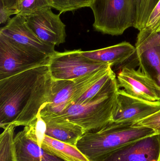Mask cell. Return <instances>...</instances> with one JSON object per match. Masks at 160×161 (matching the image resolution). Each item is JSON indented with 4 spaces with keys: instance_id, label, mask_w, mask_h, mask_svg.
I'll list each match as a JSON object with an SVG mask.
<instances>
[{
    "instance_id": "e0dca14e",
    "label": "cell",
    "mask_w": 160,
    "mask_h": 161,
    "mask_svg": "<svg viewBox=\"0 0 160 161\" xmlns=\"http://www.w3.org/2000/svg\"><path fill=\"white\" fill-rule=\"evenodd\" d=\"M17 161H41L43 149L27 137L24 130L14 138Z\"/></svg>"
},
{
    "instance_id": "603a6c76",
    "label": "cell",
    "mask_w": 160,
    "mask_h": 161,
    "mask_svg": "<svg viewBox=\"0 0 160 161\" xmlns=\"http://www.w3.org/2000/svg\"><path fill=\"white\" fill-rule=\"evenodd\" d=\"M159 45L160 32L151 33L144 30L140 31L135 45L137 55H141L147 49Z\"/></svg>"
},
{
    "instance_id": "6da1fadb",
    "label": "cell",
    "mask_w": 160,
    "mask_h": 161,
    "mask_svg": "<svg viewBox=\"0 0 160 161\" xmlns=\"http://www.w3.org/2000/svg\"><path fill=\"white\" fill-rule=\"evenodd\" d=\"M155 134L148 128L111 122L98 130L85 132L76 146L89 161H101L125 145Z\"/></svg>"
},
{
    "instance_id": "f546056e",
    "label": "cell",
    "mask_w": 160,
    "mask_h": 161,
    "mask_svg": "<svg viewBox=\"0 0 160 161\" xmlns=\"http://www.w3.org/2000/svg\"><path fill=\"white\" fill-rule=\"evenodd\" d=\"M41 161H65L43 149Z\"/></svg>"
},
{
    "instance_id": "ffe728a7",
    "label": "cell",
    "mask_w": 160,
    "mask_h": 161,
    "mask_svg": "<svg viewBox=\"0 0 160 161\" xmlns=\"http://www.w3.org/2000/svg\"><path fill=\"white\" fill-rule=\"evenodd\" d=\"M160 0H135L136 20L134 28L139 31L145 27L147 20Z\"/></svg>"
},
{
    "instance_id": "4dcf8cb0",
    "label": "cell",
    "mask_w": 160,
    "mask_h": 161,
    "mask_svg": "<svg viewBox=\"0 0 160 161\" xmlns=\"http://www.w3.org/2000/svg\"><path fill=\"white\" fill-rule=\"evenodd\" d=\"M22 0H0L4 5L9 8H13Z\"/></svg>"
},
{
    "instance_id": "1f68e13d",
    "label": "cell",
    "mask_w": 160,
    "mask_h": 161,
    "mask_svg": "<svg viewBox=\"0 0 160 161\" xmlns=\"http://www.w3.org/2000/svg\"><path fill=\"white\" fill-rule=\"evenodd\" d=\"M153 161H160V159L158 160H154Z\"/></svg>"
},
{
    "instance_id": "7c38bea8",
    "label": "cell",
    "mask_w": 160,
    "mask_h": 161,
    "mask_svg": "<svg viewBox=\"0 0 160 161\" xmlns=\"http://www.w3.org/2000/svg\"><path fill=\"white\" fill-rule=\"evenodd\" d=\"M39 114L47 125L46 136L55 140L76 146L80 138L86 132L81 127L59 114Z\"/></svg>"
},
{
    "instance_id": "83f0119b",
    "label": "cell",
    "mask_w": 160,
    "mask_h": 161,
    "mask_svg": "<svg viewBox=\"0 0 160 161\" xmlns=\"http://www.w3.org/2000/svg\"><path fill=\"white\" fill-rule=\"evenodd\" d=\"M142 30L151 33L160 32V0L153 9L145 27Z\"/></svg>"
},
{
    "instance_id": "7a4b0ae2",
    "label": "cell",
    "mask_w": 160,
    "mask_h": 161,
    "mask_svg": "<svg viewBox=\"0 0 160 161\" xmlns=\"http://www.w3.org/2000/svg\"><path fill=\"white\" fill-rule=\"evenodd\" d=\"M48 64L38 66L0 80V127L14 124L28 104Z\"/></svg>"
},
{
    "instance_id": "2e32d148",
    "label": "cell",
    "mask_w": 160,
    "mask_h": 161,
    "mask_svg": "<svg viewBox=\"0 0 160 161\" xmlns=\"http://www.w3.org/2000/svg\"><path fill=\"white\" fill-rule=\"evenodd\" d=\"M41 147L65 161H90L76 146L46 135Z\"/></svg>"
},
{
    "instance_id": "484cf974",
    "label": "cell",
    "mask_w": 160,
    "mask_h": 161,
    "mask_svg": "<svg viewBox=\"0 0 160 161\" xmlns=\"http://www.w3.org/2000/svg\"><path fill=\"white\" fill-rule=\"evenodd\" d=\"M53 8L62 14L84 7H90L93 0H52Z\"/></svg>"
},
{
    "instance_id": "277c9868",
    "label": "cell",
    "mask_w": 160,
    "mask_h": 161,
    "mask_svg": "<svg viewBox=\"0 0 160 161\" xmlns=\"http://www.w3.org/2000/svg\"><path fill=\"white\" fill-rule=\"evenodd\" d=\"M96 31L111 36L122 35L136 20L135 0H93Z\"/></svg>"
},
{
    "instance_id": "d4e9b609",
    "label": "cell",
    "mask_w": 160,
    "mask_h": 161,
    "mask_svg": "<svg viewBox=\"0 0 160 161\" xmlns=\"http://www.w3.org/2000/svg\"><path fill=\"white\" fill-rule=\"evenodd\" d=\"M52 0H22L13 8L18 14L25 15L45 8H52Z\"/></svg>"
},
{
    "instance_id": "cb8c5ba5",
    "label": "cell",
    "mask_w": 160,
    "mask_h": 161,
    "mask_svg": "<svg viewBox=\"0 0 160 161\" xmlns=\"http://www.w3.org/2000/svg\"><path fill=\"white\" fill-rule=\"evenodd\" d=\"M137 57L153 70L160 85V45L149 48Z\"/></svg>"
},
{
    "instance_id": "4fadbf2b",
    "label": "cell",
    "mask_w": 160,
    "mask_h": 161,
    "mask_svg": "<svg viewBox=\"0 0 160 161\" xmlns=\"http://www.w3.org/2000/svg\"><path fill=\"white\" fill-rule=\"evenodd\" d=\"M52 79L48 70L39 78L28 104L14 124L16 126H26L38 114L39 110L49 100Z\"/></svg>"
},
{
    "instance_id": "4316f807",
    "label": "cell",
    "mask_w": 160,
    "mask_h": 161,
    "mask_svg": "<svg viewBox=\"0 0 160 161\" xmlns=\"http://www.w3.org/2000/svg\"><path fill=\"white\" fill-rule=\"evenodd\" d=\"M133 125L151 129L156 134L160 135V109L150 116L133 123Z\"/></svg>"
},
{
    "instance_id": "30bf717a",
    "label": "cell",
    "mask_w": 160,
    "mask_h": 161,
    "mask_svg": "<svg viewBox=\"0 0 160 161\" xmlns=\"http://www.w3.org/2000/svg\"><path fill=\"white\" fill-rule=\"evenodd\" d=\"M160 109V101H150L136 97L119 89L112 116V123L133 124Z\"/></svg>"
},
{
    "instance_id": "9c48e42d",
    "label": "cell",
    "mask_w": 160,
    "mask_h": 161,
    "mask_svg": "<svg viewBox=\"0 0 160 161\" xmlns=\"http://www.w3.org/2000/svg\"><path fill=\"white\" fill-rule=\"evenodd\" d=\"M51 8H45L23 15L29 28L39 38L47 44L58 46L65 42V25L61 20L60 14L54 13Z\"/></svg>"
},
{
    "instance_id": "8992f818",
    "label": "cell",
    "mask_w": 160,
    "mask_h": 161,
    "mask_svg": "<svg viewBox=\"0 0 160 161\" xmlns=\"http://www.w3.org/2000/svg\"><path fill=\"white\" fill-rule=\"evenodd\" d=\"M138 69L125 66L116 77L119 88L127 93L150 101H160V85L148 72L140 58Z\"/></svg>"
},
{
    "instance_id": "ac0fdd59",
    "label": "cell",
    "mask_w": 160,
    "mask_h": 161,
    "mask_svg": "<svg viewBox=\"0 0 160 161\" xmlns=\"http://www.w3.org/2000/svg\"><path fill=\"white\" fill-rule=\"evenodd\" d=\"M16 127L10 124L0 135V161H17L13 137Z\"/></svg>"
},
{
    "instance_id": "3957f363",
    "label": "cell",
    "mask_w": 160,
    "mask_h": 161,
    "mask_svg": "<svg viewBox=\"0 0 160 161\" xmlns=\"http://www.w3.org/2000/svg\"><path fill=\"white\" fill-rule=\"evenodd\" d=\"M119 89L115 75L90 100L82 104H69L59 115L86 132L98 130L111 121Z\"/></svg>"
},
{
    "instance_id": "44dd1931",
    "label": "cell",
    "mask_w": 160,
    "mask_h": 161,
    "mask_svg": "<svg viewBox=\"0 0 160 161\" xmlns=\"http://www.w3.org/2000/svg\"><path fill=\"white\" fill-rule=\"evenodd\" d=\"M46 123L39 113L28 125L25 126L23 129L27 137L37 144L40 147L46 136Z\"/></svg>"
},
{
    "instance_id": "d6986e66",
    "label": "cell",
    "mask_w": 160,
    "mask_h": 161,
    "mask_svg": "<svg viewBox=\"0 0 160 161\" xmlns=\"http://www.w3.org/2000/svg\"><path fill=\"white\" fill-rule=\"evenodd\" d=\"M111 68H112V66H109L107 68L97 70L93 72L87 74L86 75L74 80L73 95L69 104L68 105L71 103H73L94 82H95L97 80H98L104 75L106 74Z\"/></svg>"
},
{
    "instance_id": "52a82bcc",
    "label": "cell",
    "mask_w": 160,
    "mask_h": 161,
    "mask_svg": "<svg viewBox=\"0 0 160 161\" xmlns=\"http://www.w3.org/2000/svg\"><path fill=\"white\" fill-rule=\"evenodd\" d=\"M49 58L29 53L0 33V80L48 64Z\"/></svg>"
},
{
    "instance_id": "8fae6325",
    "label": "cell",
    "mask_w": 160,
    "mask_h": 161,
    "mask_svg": "<svg viewBox=\"0 0 160 161\" xmlns=\"http://www.w3.org/2000/svg\"><path fill=\"white\" fill-rule=\"evenodd\" d=\"M160 159V135L148 136L115 150L101 161H153Z\"/></svg>"
},
{
    "instance_id": "ba28073f",
    "label": "cell",
    "mask_w": 160,
    "mask_h": 161,
    "mask_svg": "<svg viewBox=\"0 0 160 161\" xmlns=\"http://www.w3.org/2000/svg\"><path fill=\"white\" fill-rule=\"evenodd\" d=\"M0 33L29 53L49 58L55 53L54 45L47 44L38 37L26 24L23 15L18 14L0 29Z\"/></svg>"
},
{
    "instance_id": "7402d4cb",
    "label": "cell",
    "mask_w": 160,
    "mask_h": 161,
    "mask_svg": "<svg viewBox=\"0 0 160 161\" xmlns=\"http://www.w3.org/2000/svg\"><path fill=\"white\" fill-rule=\"evenodd\" d=\"M115 75V74L111 68L106 74L94 82L78 99L71 104H82L87 102L96 95L108 81Z\"/></svg>"
},
{
    "instance_id": "5bb4252c",
    "label": "cell",
    "mask_w": 160,
    "mask_h": 161,
    "mask_svg": "<svg viewBox=\"0 0 160 161\" xmlns=\"http://www.w3.org/2000/svg\"><path fill=\"white\" fill-rule=\"evenodd\" d=\"M136 53L135 47L126 42L98 50L82 51V54L89 59L100 63L110 64L112 67L123 64Z\"/></svg>"
},
{
    "instance_id": "9a60e30c",
    "label": "cell",
    "mask_w": 160,
    "mask_h": 161,
    "mask_svg": "<svg viewBox=\"0 0 160 161\" xmlns=\"http://www.w3.org/2000/svg\"><path fill=\"white\" fill-rule=\"evenodd\" d=\"M74 80H54L48 103L40 108L39 113H53L60 114L71 100L74 91Z\"/></svg>"
},
{
    "instance_id": "f1b7e54d",
    "label": "cell",
    "mask_w": 160,
    "mask_h": 161,
    "mask_svg": "<svg viewBox=\"0 0 160 161\" xmlns=\"http://www.w3.org/2000/svg\"><path fill=\"white\" fill-rule=\"evenodd\" d=\"M18 12L15 8H9L4 5L0 1V23H7L10 20V16L17 15Z\"/></svg>"
},
{
    "instance_id": "5b68a950",
    "label": "cell",
    "mask_w": 160,
    "mask_h": 161,
    "mask_svg": "<svg viewBox=\"0 0 160 161\" xmlns=\"http://www.w3.org/2000/svg\"><path fill=\"white\" fill-rule=\"evenodd\" d=\"M109 66L111 65L85 57L81 50L63 53L55 51L50 57L48 65L49 74L53 80H74Z\"/></svg>"
}]
</instances>
